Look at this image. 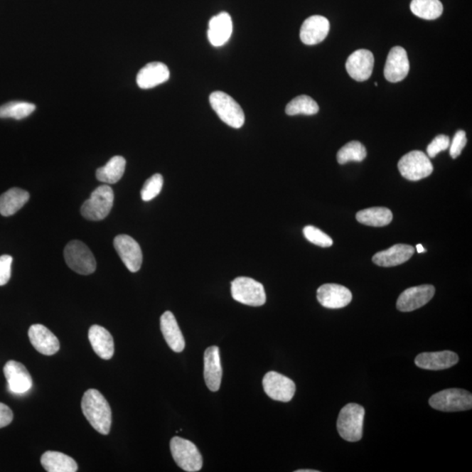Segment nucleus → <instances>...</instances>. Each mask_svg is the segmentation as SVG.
Masks as SVG:
<instances>
[{"instance_id":"a19ab883","label":"nucleus","mask_w":472,"mask_h":472,"mask_svg":"<svg viewBox=\"0 0 472 472\" xmlns=\"http://www.w3.org/2000/svg\"><path fill=\"white\" fill-rule=\"evenodd\" d=\"M296 472H318V471L315 470H298Z\"/></svg>"},{"instance_id":"6ab92c4d","label":"nucleus","mask_w":472,"mask_h":472,"mask_svg":"<svg viewBox=\"0 0 472 472\" xmlns=\"http://www.w3.org/2000/svg\"><path fill=\"white\" fill-rule=\"evenodd\" d=\"M204 378L207 387L213 392L220 390L222 378L218 346H210L204 353Z\"/></svg>"},{"instance_id":"c85d7f7f","label":"nucleus","mask_w":472,"mask_h":472,"mask_svg":"<svg viewBox=\"0 0 472 472\" xmlns=\"http://www.w3.org/2000/svg\"><path fill=\"white\" fill-rule=\"evenodd\" d=\"M358 222L371 227H385L393 220V214L387 208H371L357 213Z\"/></svg>"},{"instance_id":"7ed1b4c3","label":"nucleus","mask_w":472,"mask_h":472,"mask_svg":"<svg viewBox=\"0 0 472 472\" xmlns=\"http://www.w3.org/2000/svg\"><path fill=\"white\" fill-rule=\"evenodd\" d=\"M213 109L217 113L224 123L230 127L240 129L245 123V115L243 110L230 95L215 91L209 97Z\"/></svg>"},{"instance_id":"7c9ffc66","label":"nucleus","mask_w":472,"mask_h":472,"mask_svg":"<svg viewBox=\"0 0 472 472\" xmlns=\"http://www.w3.org/2000/svg\"><path fill=\"white\" fill-rule=\"evenodd\" d=\"M318 110V105L313 99L306 96V95H302V96L296 97L289 102L286 109H285V112L289 116H296L299 115V114L311 116L317 114Z\"/></svg>"},{"instance_id":"423d86ee","label":"nucleus","mask_w":472,"mask_h":472,"mask_svg":"<svg viewBox=\"0 0 472 472\" xmlns=\"http://www.w3.org/2000/svg\"><path fill=\"white\" fill-rule=\"evenodd\" d=\"M170 448L174 461L181 469L196 472L203 468V456L191 441L175 436L171 440Z\"/></svg>"},{"instance_id":"f03ea898","label":"nucleus","mask_w":472,"mask_h":472,"mask_svg":"<svg viewBox=\"0 0 472 472\" xmlns=\"http://www.w3.org/2000/svg\"><path fill=\"white\" fill-rule=\"evenodd\" d=\"M365 409L356 403H350L340 410L337 422L340 436L345 441H360L363 436Z\"/></svg>"},{"instance_id":"2eb2a0df","label":"nucleus","mask_w":472,"mask_h":472,"mask_svg":"<svg viewBox=\"0 0 472 472\" xmlns=\"http://www.w3.org/2000/svg\"><path fill=\"white\" fill-rule=\"evenodd\" d=\"M409 72V60L404 48L395 47L388 54L384 76L390 82H399L404 80Z\"/></svg>"},{"instance_id":"c756f323","label":"nucleus","mask_w":472,"mask_h":472,"mask_svg":"<svg viewBox=\"0 0 472 472\" xmlns=\"http://www.w3.org/2000/svg\"><path fill=\"white\" fill-rule=\"evenodd\" d=\"M410 9L416 16L433 21L443 14L444 6L440 0H412Z\"/></svg>"},{"instance_id":"39448f33","label":"nucleus","mask_w":472,"mask_h":472,"mask_svg":"<svg viewBox=\"0 0 472 472\" xmlns=\"http://www.w3.org/2000/svg\"><path fill=\"white\" fill-rule=\"evenodd\" d=\"M64 258L68 267L80 275H90L96 272V259L89 247L82 242H68L65 247Z\"/></svg>"},{"instance_id":"4be33fe9","label":"nucleus","mask_w":472,"mask_h":472,"mask_svg":"<svg viewBox=\"0 0 472 472\" xmlns=\"http://www.w3.org/2000/svg\"><path fill=\"white\" fill-rule=\"evenodd\" d=\"M233 32V22L227 13H220L209 21L208 37L214 47L226 44Z\"/></svg>"},{"instance_id":"72a5a7b5","label":"nucleus","mask_w":472,"mask_h":472,"mask_svg":"<svg viewBox=\"0 0 472 472\" xmlns=\"http://www.w3.org/2000/svg\"><path fill=\"white\" fill-rule=\"evenodd\" d=\"M163 185V178L161 174H154L144 183L141 190V198L144 201L154 200L161 193Z\"/></svg>"},{"instance_id":"f8f14e48","label":"nucleus","mask_w":472,"mask_h":472,"mask_svg":"<svg viewBox=\"0 0 472 472\" xmlns=\"http://www.w3.org/2000/svg\"><path fill=\"white\" fill-rule=\"evenodd\" d=\"M435 287L424 284L407 289L399 295L397 307L399 311L409 312L427 304L435 295Z\"/></svg>"},{"instance_id":"393cba45","label":"nucleus","mask_w":472,"mask_h":472,"mask_svg":"<svg viewBox=\"0 0 472 472\" xmlns=\"http://www.w3.org/2000/svg\"><path fill=\"white\" fill-rule=\"evenodd\" d=\"M89 340L94 352L104 360H110L115 352L112 334L100 326L95 325L89 331Z\"/></svg>"},{"instance_id":"dca6fc26","label":"nucleus","mask_w":472,"mask_h":472,"mask_svg":"<svg viewBox=\"0 0 472 472\" xmlns=\"http://www.w3.org/2000/svg\"><path fill=\"white\" fill-rule=\"evenodd\" d=\"M9 390L14 394H25L31 390L33 380L24 365L10 360L4 368Z\"/></svg>"},{"instance_id":"b1692460","label":"nucleus","mask_w":472,"mask_h":472,"mask_svg":"<svg viewBox=\"0 0 472 472\" xmlns=\"http://www.w3.org/2000/svg\"><path fill=\"white\" fill-rule=\"evenodd\" d=\"M161 329L167 345L173 352L181 353L185 349V338L172 312L166 311L163 313Z\"/></svg>"},{"instance_id":"6e6552de","label":"nucleus","mask_w":472,"mask_h":472,"mask_svg":"<svg viewBox=\"0 0 472 472\" xmlns=\"http://www.w3.org/2000/svg\"><path fill=\"white\" fill-rule=\"evenodd\" d=\"M231 294L237 302L250 306H262L266 303L264 285L250 277H240L231 283Z\"/></svg>"},{"instance_id":"f257e3e1","label":"nucleus","mask_w":472,"mask_h":472,"mask_svg":"<svg viewBox=\"0 0 472 472\" xmlns=\"http://www.w3.org/2000/svg\"><path fill=\"white\" fill-rule=\"evenodd\" d=\"M82 409L87 422L102 435H108L112 427V414L107 399L97 390L85 392Z\"/></svg>"},{"instance_id":"20e7f679","label":"nucleus","mask_w":472,"mask_h":472,"mask_svg":"<svg viewBox=\"0 0 472 472\" xmlns=\"http://www.w3.org/2000/svg\"><path fill=\"white\" fill-rule=\"evenodd\" d=\"M114 192L107 185L98 186L89 200L82 205L81 213L85 219L98 222L106 218L114 204Z\"/></svg>"},{"instance_id":"a878e982","label":"nucleus","mask_w":472,"mask_h":472,"mask_svg":"<svg viewBox=\"0 0 472 472\" xmlns=\"http://www.w3.org/2000/svg\"><path fill=\"white\" fill-rule=\"evenodd\" d=\"M30 194L25 190L14 188L0 196V214L9 217L16 214L29 200Z\"/></svg>"},{"instance_id":"4468645a","label":"nucleus","mask_w":472,"mask_h":472,"mask_svg":"<svg viewBox=\"0 0 472 472\" xmlns=\"http://www.w3.org/2000/svg\"><path fill=\"white\" fill-rule=\"evenodd\" d=\"M374 65L375 58L372 52L367 49H360L348 57L345 68L353 79L358 82H364L370 78Z\"/></svg>"},{"instance_id":"1a4fd4ad","label":"nucleus","mask_w":472,"mask_h":472,"mask_svg":"<svg viewBox=\"0 0 472 472\" xmlns=\"http://www.w3.org/2000/svg\"><path fill=\"white\" fill-rule=\"evenodd\" d=\"M398 169L406 180L418 181L429 177L434 168L424 152L412 151L399 159Z\"/></svg>"},{"instance_id":"58836bf2","label":"nucleus","mask_w":472,"mask_h":472,"mask_svg":"<svg viewBox=\"0 0 472 472\" xmlns=\"http://www.w3.org/2000/svg\"><path fill=\"white\" fill-rule=\"evenodd\" d=\"M14 414L9 406L0 402V429L6 427L13 422Z\"/></svg>"},{"instance_id":"e433bc0d","label":"nucleus","mask_w":472,"mask_h":472,"mask_svg":"<svg viewBox=\"0 0 472 472\" xmlns=\"http://www.w3.org/2000/svg\"><path fill=\"white\" fill-rule=\"evenodd\" d=\"M467 144L466 133L463 131H458L453 138L452 143L450 144V154L452 159L458 157Z\"/></svg>"},{"instance_id":"cd10ccee","label":"nucleus","mask_w":472,"mask_h":472,"mask_svg":"<svg viewBox=\"0 0 472 472\" xmlns=\"http://www.w3.org/2000/svg\"><path fill=\"white\" fill-rule=\"evenodd\" d=\"M125 166V159L122 156H115L104 166L97 170V178L106 184H116L124 176Z\"/></svg>"},{"instance_id":"aec40b11","label":"nucleus","mask_w":472,"mask_h":472,"mask_svg":"<svg viewBox=\"0 0 472 472\" xmlns=\"http://www.w3.org/2000/svg\"><path fill=\"white\" fill-rule=\"evenodd\" d=\"M458 355L454 352L443 351L419 354L414 363L418 368L426 370L439 371L452 368L458 364Z\"/></svg>"},{"instance_id":"0eeeda50","label":"nucleus","mask_w":472,"mask_h":472,"mask_svg":"<svg viewBox=\"0 0 472 472\" xmlns=\"http://www.w3.org/2000/svg\"><path fill=\"white\" fill-rule=\"evenodd\" d=\"M429 403L434 409L444 412L470 410L472 408V395L466 390L451 388L432 395Z\"/></svg>"},{"instance_id":"f3484780","label":"nucleus","mask_w":472,"mask_h":472,"mask_svg":"<svg viewBox=\"0 0 472 472\" xmlns=\"http://www.w3.org/2000/svg\"><path fill=\"white\" fill-rule=\"evenodd\" d=\"M330 22L326 17L314 15L304 21L300 29V39L308 45L322 43L328 36Z\"/></svg>"},{"instance_id":"4c0bfd02","label":"nucleus","mask_w":472,"mask_h":472,"mask_svg":"<svg viewBox=\"0 0 472 472\" xmlns=\"http://www.w3.org/2000/svg\"><path fill=\"white\" fill-rule=\"evenodd\" d=\"M13 257L9 254L0 257V286L6 285L11 279Z\"/></svg>"},{"instance_id":"473e14b6","label":"nucleus","mask_w":472,"mask_h":472,"mask_svg":"<svg viewBox=\"0 0 472 472\" xmlns=\"http://www.w3.org/2000/svg\"><path fill=\"white\" fill-rule=\"evenodd\" d=\"M365 157H367V150L363 144L358 141H352V142L346 144L337 154L338 162L340 165L351 161L361 162Z\"/></svg>"},{"instance_id":"a211bd4d","label":"nucleus","mask_w":472,"mask_h":472,"mask_svg":"<svg viewBox=\"0 0 472 472\" xmlns=\"http://www.w3.org/2000/svg\"><path fill=\"white\" fill-rule=\"evenodd\" d=\"M28 336L33 348L43 355H54L60 350L58 338L47 327L40 323L30 327Z\"/></svg>"},{"instance_id":"ddd939ff","label":"nucleus","mask_w":472,"mask_h":472,"mask_svg":"<svg viewBox=\"0 0 472 472\" xmlns=\"http://www.w3.org/2000/svg\"><path fill=\"white\" fill-rule=\"evenodd\" d=\"M317 299L323 307L340 309L351 303L353 295L348 288L342 285L326 284L318 289Z\"/></svg>"},{"instance_id":"bb28decb","label":"nucleus","mask_w":472,"mask_h":472,"mask_svg":"<svg viewBox=\"0 0 472 472\" xmlns=\"http://www.w3.org/2000/svg\"><path fill=\"white\" fill-rule=\"evenodd\" d=\"M41 466L48 472H75L77 463L70 456L57 451L45 452L41 458Z\"/></svg>"},{"instance_id":"9d476101","label":"nucleus","mask_w":472,"mask_h":472,"mask_svg":"<svg viewBox=\"0 0 472 472\" xmlns=\"http://www.w3.org/2000/svg\"><path fill=\"white\" fill-rule=\"evenodd\" d=\"M262 386L268 397L275 401L288 402L291 401L295 395L294 382L279 372H267L262 380Z\"/></svg>"},{"instance_id":"9b49d317","label":"nucleus","mask_w":472,"mask_h":472,"mask_svg":"<svg viewBox=\"0 0 472 472\" xmlns=\"http://www.w3.org/2000/svg\"><path fill=\"white\" fill-rule=\"evenodd\" d=\"M114 247L129 272H139L143 262L142 250L139 243L131 236L119 235L114 239Z\"/></svg>"},{"instance_id":"c9c22d12","label":"nucleus","mask_w":472,"mask_h":472,"mask_svg":"<svg viewBox=\"0 0 472 472\" xmlns=\"http://www.w3.org/2000/svg\"><path fill=\"white\" fill-rule=\"evenodd\" d=\"M451 140L449 136L445 135H439L432 140L427 147V154L429 158H435L441 151L447 150L450 147Z\"/></svg>"},{"instance_id":"f704fd0d","label":"nucleus","mask_w":472,"mask_h":472,"mask_svg":"<svg viewBox=\"0 0 472 472\" xmlns=\"http://www.w3.org/2000/svg\"><path fill=\"white\" fill-rule=\"evenodd\" d=\"M304 235L306 238L315 245L322 247H329L333 245V239L328 235L323 233L314 226H307L304 228Z\"/></svg>"},{"instance_id":"412c9836","label":"nucleus","mask_w":472,"mask_h":472,"mask_svg":"<svg viewBox=\"0 0 472 472\" xmlns=\"http://www.w3.org/2000/svg\"><path fill=\"white\" fill-rule=\"evenodd\" d=\"M170 71L168 67L162 63H151L144 66L136 75V83L140 89H152L168 81Z\"/></svg>"},{"instance_id":"5701e85b","label":"nucleus","mask_w":472,"mask_h":472,"mask_svg":"<svg viewBox=\"0 0 472 472\" xmlns=\"http://www.w3.org/2000/svg\"><path fill=\"white\" fill-rule=\"evenodd\" d=\"M414 253V250L412 246L397 245L375 254L372 257V262L380 267H394L409 261Z\"/></svg>"},{"instance_id":"ea45409f","label":"nucleus","mask_w":472,"mask_h":472,"mask_svg":"<svg viewBox=\"0 0 472 472\" xmlns=\"http://www.w3.org/2000/svg\"><path fill=\"white\" fill-rule=\"evenodd\" d=\"M417 252H418V253H424L425 251H426V250H424V247H422V245H417Z\"/></svg>"},{"instance_id":"2f4dec72","label":"nucleus","mask_w":472,"mask_h":472,"mask_svg":"<svg viewBox=\"0 0 472 472\" xmlns=\"http://www.w3.org/2000/svg\"><path fill=\"white\" fill-rule=\"evenodd\" d=\"M36 105L26 102H10L0 107V118H14L21 120L31 115Z\"/></svg>"}]
</instances>
